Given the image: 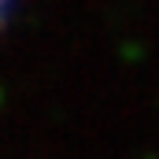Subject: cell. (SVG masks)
<instances>
[{"mask_svg": "<svg viewBox=\"0 0 159 159\" xmlns=\"http://www.w3.org/2000/svg\"><path fill=\"white\" fill-rule=\"evenodd\" d=\"M0 7H4V0H0Z\"/></svg>", "mask_w": 159, "mask_h": 159, "instance_id": "obj_1", "label": "cell"}]
</instances>
